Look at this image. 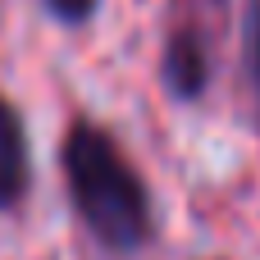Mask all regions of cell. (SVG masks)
I'll list each match as a JSON object with an SVG mask.
<instances>
[{
	"instance_id": "cell-1",
	"label": "cell",
	"mask_w": 260,
	"mask_h": 260,
	"mask_svg": "<svg viewBox=\"0 0 260 260\" xmlns=\"http://www.w3.org/2000/svg\"><path fill=\"white\" fill-rule=\"evenodd\" d=\"M59 178L73 219L101 251L137 256L155 242V192L105 123L87 114L69 119L59 142Z\"/></svg>"
},
{
	"instance_id": "cell-2",
	"label": "cell",
	"mask_w": 260,
	"mask_h": 260,
	"mask_svg": "<svg viewBox=\"0 0 260 260\" xmlns=\"http://www.w3.org/2000/svg\"><path fill=\"white\" fill-rule=\"evenodd\" d=\"M229 32V0H169L160 41V87L178 105L206 101L219 73V46Z\"/></svg>"
},
{
	"instance_id": "cell-3",
	"label": "cell",
	"mask_w": 260,
	"mask_h": 260,
	"mask_svg": "<svg viewBox=\"0 0 260 260\" xmlns=\"http://www.w3.org/2000/svg\"><path fill=\"white\" fill-rule=\"evenodd\" d=\"M32 183H37V169H32L27 119L9 96H0V215L23 210L32 197Z\"/></svg>"
},
{
	"instance_id": "cell-4",
	"label": "cell",
	"mask_w": 260,
	"mask_h": 260,
	"mask_svg": "<svg viewBox=\"0 0 260 260\" xmlns=\"http://www.w3.org/2000/svg\"><path fill=\"white\" fill-rule=\"evenodd\" d=\"M242 64H247L251 105H256V133H260V0H247V18H242Z\"/></svg>"
},
{
	"instance_id": "cell-5",
	"label": "cell",
	"mask_w": 260,
	"mask_h": 260,
	"mask_svg": "<svg viewBox=\"0 0 260 260\" xmlns=\"http://www.w3.org/2000/svg\"><path fill=\"white\" fill-rule=\"evenodd\" d=\"M41 9L59 23V27H87L101 14V0H41Z\"/></svg>"
}]
</instances>
